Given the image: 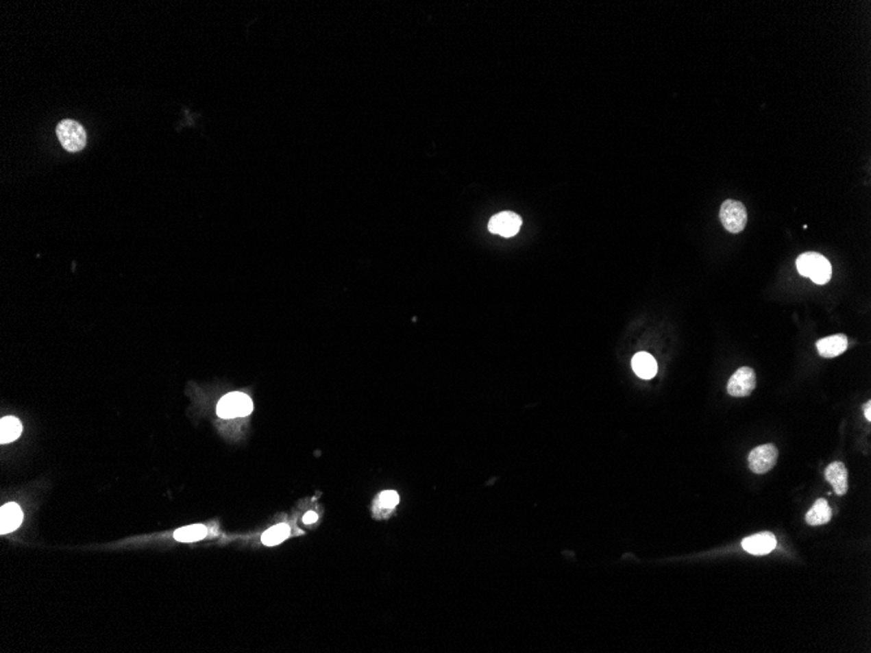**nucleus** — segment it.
I'll use <instances>...</instances> for the list:
<instances>
[{
    "label": "nucleus",
    "instance_id": "10",
    "mask_svg": "<svg viewBox=\"0 0 871 653\" xmlns=\"http://www.w3.org/2000/svg\"><path fill=\"white\" fill-rule=\"evenodd\" d=\"M846 348H848V338L844 334L831 335V336L819 339L817 342L819 355L826 359H832L842 355L846 351Z\"/></svg>",
    "mask_w": 871,
    "mask_h": 653
},
{
    "label": "nucleus",
    "instance_id": "16",
    "mask_svg": "<svg viewBox=\"0 0 871 653\" xmlns=\"http://www.w3.org/2000/svg\"><path fill=\"white\" fill-rule=\"evenodd\" d=\"M290 533H291V530H290V527L287 524H278V526H274V527L269 528L267 532L262 533L261 540H262L264 545L274 547V545H278V544L283 543L286 539H289Z\"/></svg>",
    "mask_w": 871,
    "mask_h": 653
},
{
    "label": "nucleus",
    "instance_id": "11",
    "mask_svg": "<svg viewBox=\"0 0 871 653\" xmlns=\"http://www.w3.org/2000/svg\"><path fill=\"white\" fill-rule=\"evenodd\" d=\"M824 478L829 481L837 495H844L848 491V471L844 463L833 462L824 471Z\"/></svg>",
    "mask_w": 871,
    "mask_h": 653
},
{
    "label": "nucleus",
    "instance_id": "17",
    "mask_svg": "<svg viewBox=\"0 0 871 653\" xmlns=\"http://www.w3.org/2000/svg\"><path fill=\"white\" fill-rule=\"evenodd\" d=\"M400 502V495L394 491H387L380 494L378 498V504L380 506L385 507V508H394Z\"/></svg>",
    "mask_w": 871,
    "mask_h": 653
},
{
    "label": "nucleus",
    "instance_id": "4",
    "mask_svg": "<svg viewBox=\"0 0 871 653\" xmlns=\"http://www.w3.org/2000/svg\"><path fill=\"white\" fill-rule=\"evenodd\" d=\"M720 221L728 232L739 234L748 223V212L745 205L739 201H724L720 208Z\"/></svg>",
    "mask_w": 871,
    "mask_h": 653
},
{
    "label": "nucleus",
    "instance_id": "7",
    "mask_svg": "<svg viewBox=\"0 0 871 653\" xmlns=\"http://www.w3.org/2000/svg\"><path fill=\"white\" fill-rule=\"evenodd\" d=\"M522 227V218L513 212H502L491 218L488 228L492 234L504 238H511L519 232Z\"/></svg>",
    "mask_w": 871,
    "mask_h": 653
},
{
    "label": "nucleus",
    "instance_id": "14",
    "mask_svg": "<svg viewBox=\"0 0 871 653\" xmlns=\"http://www.w3.org/2000/svg\"><path fill=\"white\" fill-rule=\"evenodd\" d=\"M23 432V426L14 416L3 417L0 421V442L10 443L17 440Z\"/></svg>",
    "mask_w": 871,
    "mask_h": 653
},
{
    "label": "nucleus",
    "instance_id": "12",
    "mask_svg": "<svg viewBox=\"0 0 871 653\" xmlns=\"http://www.w3.org/2000/svg\"><path fill=\"white\" fill-rule=\"evenodd\" d=\"M631 365L635 374L642 380H651L657 373V362L652 355L647 352H638L634 355Z\"/></svg>",
    "mask_w": 871,
    "mask_h": 653
},
{
    "label": "nucleus",
    "instance_id": "19",
    "mask_svg": "<svg viewBox=\"0 0 871 653\" xmlns=\"http://www.w3.org/2000/svg\"><path fill=\"white\" fill-rule=\"evenodd\" d=\"M863 413H865V417L868 419V421H871V402L870 400H869V402H868V403H866V404L863 406Z\"/></svg>",
    "mask_w": 871,
    "mask_h": 653
},
{
    "label": "nucleus",
    "instance_id": "1",
    "mask_svg": "<svg viewBox=\"0 0 871 653\" xmlns=\"http://www.w3.org/2000/svg\"><path fill=\"white\" fill-rule=\"evenodd\" d=\"M797 270L802 277H807L817 284H826L831 280L832 267L830 261L822 254L807 252L797 258Z\"/></svg>",
    "mask_w": 871,
    "mask_h": 653
},
{
    "label": "nucleus",
    "instance_id": "18",
    "mask_svg": "<svg viewBox=\"0 0 871 653\" xmlns=\"http://www.w3.org/2000/svg\"><path fill=\"white\" fill-rule=\"evenodd\" d=\"M317 519H319V515H317L316 513H313V511H309V513H307V514L304 515V518H303V523H304V524H313L315 521H317Z\"/></svg>",
    "mask_w": 871,
    "mask_h": 653
},
{
    "label": "nucleus",
    "instance_id": "3",
    "mask_svg": "<svg viewBox=\"0 0 871 653\" xmlns=\"http://www.w3.org/2000/svg\"><path fill=\"white\" fill-rule=\"evenodd\" d=\"M56 134L63 147L69 153L81 151L86 145V132L77 121L66 119L56 127Z\"/></svg>",
    "mask_w": 871,
    "mask_h": 653
},
{
    "label": "nucleus",
    "instance_id": "2",
    "mask_svg": "<svg viewBox=\"0 0 871 653\" xmlns=\"http://www.w3.org/2000/svg\"><path fill=\"white\" fill-rule=\"evenodd\" d=\"M254 411V402L243 393H230L217 404V415L222 419H235L248 416Z\"/></svg>",
    "mask_w": 871,
    "mask_h": 653
},
{
    "label": "nucleus",
    "instance_id": "5",
    "mask_svg": "<svg viewBox=\"0 0 871 653\" xmlns=\"http://www.w3.org/2000/svg\"><path fill=\"white\" fill-rule=\"evenodd\" d=\"M778 458V447L772 443H765L751 450L748 458L749 468L757 475H763L775 467Z\"/></svg>",
    "mask_w": 871,
    "mask_h": 653
},
{
    "label": "nucleus",
    "instance_id": "15",
    "mask_svg": "<svg viewBox=\"0 0 871 653\" xmlns=\"http://www.w3.org/2000/svg\"><path fill=\"white\" fill-rule=\"evenodd\" d=\"M208 530L205 526L201 524H195V526H188L179 528L177 531H175L174 539L182 543H193V541H199L206 537Z\"/></svg>",
    "mask_w": 871,
    "mask_h": 653
},
{
    "label": "nucleus",
    "instance_id": "8",
    "mask_svg": "<svg viewBox=\"0 0 871 653\" xmlns=\"http://www.w3.org/2000/svg\"><path fill=\"white\" fill-rule=\"evenodd\" d=\"M776 537L771 532H761L742 540V547L754 556H764L776 547Z\"/></svg>",
    "mask_w": 871,
    "mask_h": 653
},
{
    "label": "nucleus",
    "instance_id": "13",
    "mask_svg": "<svg viewBox=\"0 0 871 653\" xmlns=\"http://www.w3.org/2000/svg\"><path fill=\"white\" fill-rule=\"evenodd\" d=\"M832 518V510L829 502L823 498H819L815 501V504L813 507L807 511L805 519L809 526L817 527L829 523Z\"/></svg>",
    "mask_w": 871,
    "mask_h": 653
},
{
    "label": "nucleus",
    "instance_id": "9",
    "mask_svg": "<svg viewBox=\"0 0 871 653\" xmlns=\"http://www.w3.org/2000/svg\"><path fill=\"white\" fill-rule=\"evenodd\" d=\"M24 519V514L21 507L17 504L11 502L5 504L0 508V533H11L16 531Z\"/></svg>",
    "mask_w": 871,
    "mask_h": 653
},
{
    "label": "nucleus",
    "instance_id": "6",
    "mask_svg": "<svg viewBox=\"0 0 871 653\" xmlns=\"http://www.w3.org/2000/svg\"><path fill=\"white\" fill-rule=\"evenodd\" d=\"M757 385L755 372L749 367H742L737 369L729 378L726 391L732 397H748L752 393Z\"/></svg>",
    "mask_w": 871,
    "mask_h": 653
}]
</instances>
